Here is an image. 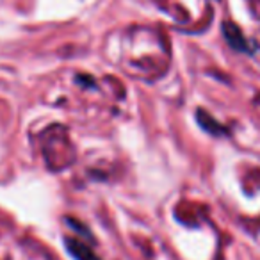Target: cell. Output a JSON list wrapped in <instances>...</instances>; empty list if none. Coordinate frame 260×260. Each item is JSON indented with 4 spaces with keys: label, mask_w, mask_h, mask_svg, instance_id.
<instances>
[{
    "label": "cell",
    "mask_w": 260,
    "mask_h": 260,
    "mask_svg": "<svg viewBox=\"0 0 260 260\" xmlns=\"http://www.w3.org/2000/svg\"><path fill=\"white\" fill-rule=\"evenodd\" d=\"M70 249H72V253H75V255L79 256V260H96V256H94L89 249H86L84 246H80L77 241L70 242Z\"/></svg>",
    "instance_id": "cell-1"
}]
</instances>
